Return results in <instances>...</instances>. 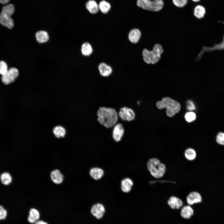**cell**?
Segmentation results:
<instances>
[{"label":"cell","mask_w":224,"mask_h":224,"mask_svg":"<svg viewBox=\"0 0 224 224\" xmlns=\"http://www.w3.org/2000/svg\"><path fill=\"white\" fill-rule=\"evenodd\" d=\"M137 6L146 10L157 12L161 10L164 6L162 0H138Z\"/></svg>","instance_id":"5"},{"label":"cell","mask_w":224,"mask_h":224,"mask_svg":"<svg viewBox=\"0 0 224 224\" xmlns=\"http://www.w3.org/2000/svg\"><path fill=\"white\" fill-rule=\"evenodd\" d=\"M86 9L92 14H96L99 11V6L96 2L94 0L88 1L86 3Z\"/></svg>","instance_id":"20"},{"label":"cell","mask_w":224,"mask_h":224,"mask_svg":"<svg viewBox=\"0 0 224 224\" xmlns=\"http://www.w3.org/2000/svg\"><path fill=\"white\" fill-rule=\"evenodd\" d=\"M36 40L39 43H43L47 42L49 39L48 34L44 30L37 32L35 34Z\"/></svg>","instance_id":"21"},{"label":"cell","mask_w":224,"mask_h":224,"mask_svg":"<svg viewBox=\"0 0 224 224\" xmlns=\"http://www.w3.org/2000/svg\"><path fill=\"white\" fill-rule=\"evenodd\" d=\"M167 203L172 209H179L183 204V202L181 199L174 196L170 197L167 201Z\"/></svg>","instance_id":"13"},{"label":"cell","mask_w":224,"mask_h":224,"mask_svg":"<svg viewBox=\"0 0 224 224\" xmlns=\"http://www.w3.org/2000/svg\"><path fill=\"white\" fill-rule=\"evenodd\" d=\"M34 224H48V223L44 221L39 220Z\"/></svg>","instance_id":"36"},{"label":"cell","mask_w":224,"mask_h":224,"mask_svg":"<svg viewBox=\"0 0 224 224\" xmlns=\"http://www.w3.org/2000/svg\"><path fill=\"white\" fill-rule=\"evenodd\" d=\"M202 199L200 194L195 191L190 192L186 197L187 203L190 206L201 202Z\"/></svg>","instance_id":"9"},{"label":"cell","mask_w":224,"mask_h":224,"mask_svg":"<svg viewBox=\"0 0 224 224\" xmlns=\"http://www.w3.org/2000/svg\"><path fill=\"white\" fill-rule=\"evenodd\" d=\"M40 218V213L36 209L32 208L30 209L27 218L29 222L34 224L39 220Z\"/></svg>","instance_id":"17"},{"label":"cell","mask_w":224,"mask_h":224,"mask_svg":"<svg viewBox=\"0 0 224 224\" xmlns=\"http://www.w3.org/2000/svg\"><path fill=\"white\" fill-rule=\"evenodd\" d=\"M10 0H0V3L5 4H7Z\"/></svg>","instance_id":"37"},{"label":"cell","mask_w":224,"mask_h":224,"mask_svg":"<svg viewBox=\"0 0 224 224\" xmlns=\"http://www.w3.org/2000/svg\"><path fill=\"white\" fill-rule=\"evenodd\" d=\"M0 180L2 183L5 185H8L12 182V178L10 174L7 172H4L0 175Z\"/></svg>","instance_id":"26"},{"label":"cell","mask_w":224,"mask_h":224,"mask_svg":"<svg viewBox=\"0 0 224 224\" xmlns=\"http://www.w3.org/2000/svg\"><path fill=\"white\" fill-rule=\"evenodd\" d=\"M185 118L188 122H190L194 121L196 118L195 114L192 112L187 113L185 115Z\"/></svg>","instance_id":"30"},{"label":"cell","mask_w":224,"mask_h":224,"mask_svg":"<svg viewBox=\"0 0 224 224\" xmlns=\"http://www.w3.org/2000/svg\"><path fill=\"white\" fill-rule=\"evenodd\" d=\"M98 70L100 74L104 77L109 76L111 74L112 72L111 67L104 63L99 64L98 66Z\"/></svg>","instance_id":"15"},{"label":"cell","mask_w":224,"mask_h":224,"mask_svg":"<svg viewBox=\"0 0 224 224\" xmlns=\"http://www.w3.org/2000/svg\"><path fill=\"white\" fill-rule=\"evenodd\" d=\"M105 212L104 207L100 203L94 205L91 210V214L98 219H100L103 217Z\"/></svg>","instance_id":"10"},{"label":"cell","mask_w":224,"mask_h":224,"mask_svg":"<svg viewBox=\"0 0 224 224\" xmlns=\"http://www.w3.org/2000/svg\"><path fill=\"white\" fill-rule=\"evenodd\" d=\"M192 0L194 2H199L200 0Z\"/></svg>","instance_id":"38"},{"label":"cell","mask_w":224,"mask_h":224,"mask_svg":"<svg viewBox=\"0 0 224 224\" xmlns=\"http://www.w3.org/2000/svg\"><path fill=\"white\" fill-rule=\"evenodd\" d=\"M216 141L218 144L224 145V133L221 132L217 134L216 137Z\"/></svg>","instance_id":"32"},{"label":"cell","mask_w":224,"mask_h":224,"mask_svg":"<svg viewBox=\"0 0 224 224\" xmlns=\"http://www.w3.org/2000/svg\"><path fill=\"white\" fill-rule=\"evenodd\" d=\"M97 114L98 121L105 127L110 128L113 126L118 120V115L116 110L112 108L100 107Z\"/></svg>","instance_id":"1"},{"label":"cell","mask_w":224,"mask_h":224,"mask_svg":"<svg viewBox=\"0 0 224 224\" xmlns=\"http://www.w3.org/2000/svg\"><path fill=\"white\" fill-rule=\"evenodd\" d=\"M7 65L5 62L0 61V74L2 76L5 74L8 70Z\"/></svg>","instance_id":"31"},{"label":"cell","mask_w":224,"mask_h":224,"mask_svg":"<svg viewBox=\"0 0 224 224\" xmlns=\"http://www.w3.org/2000/svg\"><path fill=\"white\" fill-rule=\"evenodd\" d=\"M133 185V182L131 179L126 178L123 179L121 182V189L124 192L128 193L131 189Z\"/></svg>","instance_id":"19"},{"label":"cell","mask_w":224,"mask_h":224,"mask_svg":"<svg viewBox=\"0 0 224 224\" xmlns=\"http://www.w3.org/2000/svg\"><path fill=\"white\" fill-rule=\"evenodd\" d=\"M188 0H172L173 3L176 6L179 7H184L187 4Z\"/></svg>","instance_id":"33"},{"label":"cell","mask_w":224,"mask_h":224,"mask_svg":"<svg viewBox=\"0 0 224 224\" xmlns=\"http://www.w3.org/2000/svg\"><path fill=\"white\" fill-rule=\"evenodd\" d=\"M156 105L160 109L166 108V114L170 117L178 113L181 108L178 102L168 97L163 98L161 100L157 102Z\"/></svg>","instance_id":"4"},{"label":"cell","mask_w":224,"mask_h":224,"mask_svg":"<svg viewBox=\"0 0 224 224\" xmlns=\"http://www.w3.org/2000/svg\"><path fill=\"white\" fill-rule=\"evenodd\" d=\"M53 132L55 136L58 138L63 137L66 134L65 128L61 126H57L54 129Z\"/></svg>","instance_id":"27"},{"label":"cell","mask_w":224,"mask_h":224,"mask_svg":"<svg viewBox=\"0 0 224 224\" xmlns=\"http://www.w3.org/2000/svg\"><path fill=\"white\" fill-rule=\"evenodd\" d=\"M180 214L183 218L189 219L194 215V211L190 205H185L181 208Z\"/></svg>","instance_id":"16"},{"label":"cell","mask_w":224,"mask_h":224,"mask_svg":"<svg viewBox=\"0 0 224 224\" xmlns=\"http://www.w3.org/2000/svg\"><path fill=\"white\" fill-rule=\"evenodd\" d=\"M184 156L186 159L189 161H192L196 158L197 153L194 149L189 148L185 151Z\"/></svg>","instance_id":"23"},{"label":"cell","mask_w":224,"mask_h":224,"mask_svg":"<svg viewBox=\"0 0 224 224\" xmlns=\"http://www.w3.org/2000/svg\"><path fill=\"white\" fill-rule=\"evenodd\" d=\"M147 166L151 175L156 178H162L166 172L165 165L156 158L150 159L147 162Z\"/></svg>","instance_id":"3"},{"label":"cell","mask_w":224,"mask_h":224,"mask_svg":"<svg viewBox=\"0 0 224 224\" xmlns=\"http://www.w3.org/2000/svg\"><path fill=\"white\" fill-rule=\"evenodd\" d=\"M124 132L123 126L121 124H116L114 127L113 137L114 140L116 142L119 141L121 139Z\"/></svg>","instance_id":"12"},{"label":"cell","mask_w":224,"mask_h":224,"mask_svg":"<svg viewBox=\"0 0 224 224\" xmlns=\"http://www.w3.org/2000/svg\"><path fill=\"white\" fill-rule=\"evenodd\" d=\"M93 49L91 45L88 42L83 43L81 47L82 54L85 56H88L92 53Z\"/></svg>","instance_id":"25"},{"label":"cell","mask_w":224,"mask_h":224,"mask_svg":"<svg viewBox=\"0 0 224 224\" xmlns=\"http://www.w3.org/2000/svg\"><path fill=\"white\" fill-rule=\"evenodd\" d=\"M141 35L140 31L138 29L131 30L128 35L129 41L133 43H136L139 41Z\"/></svg>","instance_id":"14"},{"label":"cell","mask_w":224,"mask_h":224,"mask_svg":"<svg viewBox=\"0 0 224 224\" xmlns=\"http://www.w3.org/2000/svg\"><path fill=\"white\" fill-rule=\"evenodd\" d=\"M19 75L18 69L15 68H11L8 69L6 73L2 76L1 80L5 85H8L13 82Z\"/></svg>","instance_id":"6"},{"label":"cell","mask_w":224,"mask_h":224,"mask_svg":"<svg viewBox=\"0 0 224 224\" xmlns=\"http://www.w3.org/2000/svg\"><path fill=\"white\" fill-rule=\"evenodd\" d=\"M224 25V22H222ZM224 49V35L222 43L216 44L212 47H203L196 59V61L198 60L202 57L204 52H210L215 50H219Z\"/></svg>","instance_id":"8"},{"label":"cell","mask_w":224,"mask_h":224,"mask_svg":"<svg viewBox=\"0 0 224 224\" xmlns=\"http://www.w3.org/2000/svg\"><path fill=\"white\" fill-rule=\"evenodd\" d=\"M14 6L12 4L5 5L2 7L1 12L11 16L15 11Z\"/></svg>","instance_id":"28"},{"label":"cell","mask_w":224,"mask_h":224,"mask_svg":"<svg viewBox=\"0 0 224 224\" xmlns=\"http://www.w3.org/2000/svg\"><path fill=\"white\" fill-rule=\"evenodd\" d=\"M99 8L104 13H106L110 10L111 6L110 4L104 0L101 1L99 5Z\"/></svg>","instance_id":"29"},{"label":"cell","mask_w":224,"mask_h":224,"mask_svg":"<svg viewBox=\"0 0 224 224\" xmlns=\"http://www.w3.org/2000/svg\"><path fill=\"white\" fill-rule=\"evenodd\" d=\"M119 115L122 120L128 121L133 119L135 116V114L133 110L126 107L122 108L120 109Z\"/></svg>","instance_id":"7"},{"label":"cell","mask_w":224,"mask_h":224,"mask_svg":"<svg viewBox=\"0 0 224 224\" xmlns=\"http://www.w3.org/2000/svg\"><path fill=\"white\" fill-rule=\"evenodd\" d=\"M187 109L189 110H194L195 109L194 103L190 100H188L187 102Z\"/></svg>","instance_id":"35"},{"label":"cell","mask_w":224,"mask_h":224,"mask_svg":"<svg viewBox=\"0 0 224 224\" xmlns=\"http://www.w3.org/2000/svg\"><path fill=\"white\" fill-rule=\"evenodd\" d=\"M206 10L205 8L202 5H198L196 6L194 10V15L197 18L199 19L203 18L205 14Z\"/></svg>","instance_id":"24"},{"label":"cell","mask_w":224,"mask_h":224,"mask_svg":"<svg viewBox=\"0 0 224 224\" xmlns=\"http://www.w3.org/2000/svg\"><path fill=\"white\" fill-rule=\"evenodd\" d=\"M163 52L162 45L156 43L153 46L152 50L143 49L142 53L143 60L147 64H154L159 62Z\"/></svg>","instance_id":"2"},{"label":"cell","mask_w":224,"mask_h":224,"mask_svg":"<svg viewBox=\"0 0 224 224\" xmlns=\"http://www.w3.org/2000/svg\"><path fill=\"white\" fill-rule=\"evenodd\" d=\"M50 176L52 181L56 184H60L63 181V176L58 170H56L52 171Z\"/></svg>","instance_id":"18"},{"label":"cell","mask_w":224,"mask_h":224,"mask_svg":"<svg viewBox=\"0 0 224 224\" xmlns=\"http://www.w3.org/2000/svg\"><path fill=\"white\" fill-rule=\"evenodd\" d=\"M104 173L103 170L97 167L92 168L90 171L91 176L96 180L100 179L103 176Z\"/></svg>","instance_id":"22"},{"label":"cell","mask_w":224,"mask_h":224,"mask_svg":"<svg viewBox=\"0 0 224 224\" xmlns=\"http://www.w3.org/2000/svg\"><path fill=\"white\" fill-rule=\"evenodd\" d=\"M7 216V211L2 206L0 205V220L6 219Z\"/></svg>","instance_id":"34"},{"label":"cell","mask_w":224,"mask_h":224,"mask_svg":"<svg viewBox=\"0 0 224 224\" xmlns=\"http://www.w3.org/2000/svg\"><path fill=\"white\" fill-rule=\"evenodd\" d=\"M0 23L9 29L12 28L14 25V21L11 16L1 12L0 14Z\"/></svg>","instance_id":"11"}]
</instances>
